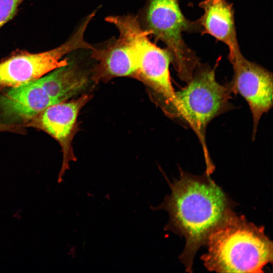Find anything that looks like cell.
I'll return each instance as SVG.
<instances>
[{"mask_svg": "<svg viewBox=\"0 0 273 273\" xmlns=\"http://www.w3.org/2000/svg\"><path fill=\"white\" fill-rule=\"evenodd\" d=\"M202 256L208 270L217 272H262L272 261V242L264 228L231 209L208 236Z\"/></svg>", "mask_w": 273, "mask_h": 273, "instance_id": "7a4b0ae2", "label": "cell"}, {"mask_svg": "<svg viewBox=\"0 0 273 273\" xmlns=\"http://www.w3.org/2000/svg\"><path fill=\"white\" fill-rule=\"evenodd\" d=\"M89 53L96 63L92 70V78L95 82H106L117 77H135L137 70L135 54L122 37L119 36L103 47H94Z\"/></svg>", "mask_w": 273, "mask_h": 273, "instance_id": "9c48e42d", "label": "cell"}, {"mask_svg": "<svg viewBox=\"0 0 273 273\" xmlns=\"http://www.w3.org/2000/svg\"><path fill=\"white\" fill-rule=\"evenodd\" d=\"M170 188V195L159 206L151 208L166 211L169 218L165 230L184 237L186 245L180 259L186 270L191 272L197 250L231 210L229 202L207 173L195 176L181 171Z\"/></svg>", "mask_w": 273, "mask_h": 273, "instance_id": "6da1fadb", "label": "cell"}, {"mask_svg": "<svg viewBox=\"0 0 273 273\" xmlns=\"http://www.w3.org/2000/svg\"><path fill=\"white\" fill-rule=\"evenodd\" d=\"M199 6L203 14L199 22L204 32L228 47L229 59L241 54L232 5L226 0H204Z\"/></svg>", "mask_w": 273, "mask_h": 273, "instance_id": "8fae6325", "label": "cell"}, {"mask_svg": "<svg viewBox=\"0 0 273 273\" xmlns=\"http://www.w3.org/2000/svg\"><path fill=\"white\" fill-rule=\"evenodd\" d=\"M90 97L89 95H83L70 102L53 105L25 123V126L45 131L60 145L63 160L58 177V183L63 181L66 171L69 169V162L76 160L72 147L76 120L80 110Z\"/></svg>", "mask_w": 273, "mask_h": 273, "instance_id": "ba28073f", "label": "cell"}, {"mask_svg": "<svg viewBox=\"0 0 273 273\" xmlns=\"http://www.w3.org/2000/svg\"><path fill=\"white\" fill-rule=\"evenodd\" d=\"M93 18L88 15L73 34L63 43L39 53L17 50L0 62V89L31 81L66 65L68 55L78 50L93 49L84 39L88 25Z\"/></svg>", "mask_w": 273, "mask_h": 273, "instance_id": "8992f818", "label": "cell"}, {"mask_svg": "<svg viewBox=\"0 0 273 273\" xmlns=\"http://www.w3.org/2000/svg\"><path fill=\"white\" fill-rule=\"evenodd\" d=\"M55 104L38 79L11 87L0 96V111L2 115L24 123Z\"/></svg>", "mask_w": 273, "mask_h": 273, "instance_id": "30bf717a", "label": "cell"}, {"mask_svg": "<svg viewBox=\"0 0 273 273\" xmlns=\"http://www.w3.org/2000/svg\"><path fill=\"white\" fill-rule=\"evenodd\" d=\"M23 127L20 125L0 122V132L8 131L13 132H23Z\"/></svg>", "mask_w": 273, "mask_h": 273, "instance_id": "4fadbf2b", "label": "cell"}, {"mask_svg": "<svg viewBox=\"0 0 273 273\" xmlns=\"http://www.w3.org/2000/svg\"><path fill=\"white\" fill-rule=\"evenodd\" d=\"M105 20L117 28L119 36L133 49L137 65L135 78L147 84L160 97L165 105L166 112L171 116L175 92L170 80L169 68L171 57L168 50L150 41L148 32L135 16L112 15Z\"/></svg>", "mask_w": 273, "mask_h": 273, "instance_id": "277c9868", "label": "cell"}, {"mask_svg": "<svg viewBox=\"0 0 273 273\" xmlns=\"http://www.w3.org/2000/svg\"><path fill=\"white\" fill-rule=\"evenodd\" d=\"M141 21L142 27L149 35L165 44L178 76L188 83L200 63L185 42L183 34L197 29L198 24L185 17L178 0H148Z\"/></svg>", "mask_w": 273, "mask_h": 273, "instance_id": "5b68a950", "label": "cell"}, {"mask_svg": "<svg viewBox=\"0 0 273 273\" xmlns=\"http://www.w3.org/2000/svg\"><path fill=\"white\" fill-rule=\"evenodd\" d=\"M234 75L233 93L241 95L250 109L255 136L262 115L272 106V74L264 67L246 59L242 53L229 59Z\"/></svg>", "mask_w": 273, "mask_h": 273, "instance_id": "52a82bcc", "label": "cell"}, {"mask_svg": "<svg viewBox=\"0 0 273 273\" xmlns=\"http://www.w3.org/2000/svg\"><path fill=\"white\" fill-rule=\"evenodd\" d=\"M24 0H0V29L17 13Z\"/></svg>", "mask_w": 273, "mask_h": 273, "instance_id": "7c38bea8", "label": "cell"}, {"mask_svg": "<svg viewBox=\"0 0 273 273\" xmlns=\"http://www.w3.org/2000/svg\"><path fill=\"white\" fill-rule=\"evenodd\" d=\"M215 68L200 63L191 79L183 89L175 92L172 116L179 117L192 128L204 152L207 173L213 166L206 142V131L209 122L232 108L229 102L233 93L230 82L219 83L215 79Z\"/></svg>", "mask_w": 273, "mask_h": 273, "instance_id": "3957f363", "label": "cell"}]
</instances>
